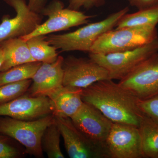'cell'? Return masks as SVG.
Returning a JSON list of instances; mask_svg holds the SVG:
<instances>
[{"label": "cell", "mask_w": 158, "mask_h": 158, "mask_svg": "<svg viewBox=\"0 0 158 158\" xmlns=\"http://www.w3.org/2000/svg\"><path fill=\"white\" fill-rule=\"evenodd\" d=\"M108 158H143L139 128L113 123L106 142Z\"/></svg>", "instance_id": "11"}, {"label": "cell", "mask_w": 158, "mask_h": 158, "mask_svg": "<svg viewBox=\"0 0 158 158\" xmlns=\"http://www.w3.org/2000/svg\"><path fill=\"white\" fill-rule=\"evenodd\" d=\"M32 79L6 84L0 86V105L13 100L27 93Z\"/></svg>", "instance_id": "22"}, {"label": "cell", "mask_w": 158, "mask_h": 158, "mask_svg": "<svg viewBox=\"0 0 158 158\" xmlns=\"http://www.w3.org/2000/svg\"><path fill=\"white\" fill-rule=\"evenodd\" d=\"M54 117L69 157L104 158L101 152L76 127L71 118Z\"/></svg>", "instance_id": "13"}, {"label": "cell", "mask_w": 158, "mask_h": 158, "mask_svg": "<svg viewBox=\"0 0 158 158\" xmlns=\"http://www.w3.org/2000/svg\"><path fill=\"white\" fill-rule=\"evenodd\" d=\"M129 10L128 7H125L100 21L88 24L70 33L49 35L46 40L49 44L62 52L77 51L89 53L97 40L116 27L118 21Z\"/></svg>", "instance_id": "2"}, {"label": "cell", "mask_w": 158, "mask_h": 158, "mask_svg": "<svg viewBox=\"0 0 158 158\" xmlns=\"http://www.w3.org/2000/svg\"><path fill=\"white\" fill-rule=\"evenodd\" d=\"M4 59V55H3V52L2 50V48H0V68L2 66V64Z\"/></svg>", "instance_id": "28"}, {"label": "cell", "mask_w": 158, "mask_h": 158, "mask_svg": "<svg viewBox=\"0 0 158 158\" xmlns=\"http://www.w3.org/2000/svg\"><path fill=\"white\" fill-rule=\"evenodd\" d=\"M52 114L33 120H22L0 116V133L9 136L24 147L26 153L43 157L41 139L44 131L55 123Z\"/></svg>", "instance_id": "3"}, {"label": "cell", "mask_w": 158, "mask_h": 158, "mask_svg": "<svg viewBox=\"0 0 158 158\" xmlns=\"http://www.w3.org/2000/svg\"><path fill=\"white\" fill-rule=\"evenodd\" d=\"M138 104L141 112L158 124V94L146 99H139Z\"/></svg>", "instance_id": "24"}, {"label": "cell", "mask_w": 158, "mask_h": 158, "mask_svg": "<svg viewBox=\"0 0 158 158\" xmlns=\"http://www.w3.org/2000/svg\"><path fill=\"white\" fill-rule=\"evenodd\" d=\"M26 155L24 147L19 142L0 133V158H21Z\"/></svg>", "instance_id": "23"}, {"label": "cell", "mask_w": 158, "mask_h": 158, "mask_svg": "<svg viewBox=\"0 0 158 158\" xmlns=\"http://www.w3.org/2000/svg\"><path fill=\"white\" fill-rule=\"evenodd\" d=\"M40 14L47 16L48 19L31 34L21 37L25 41L35 36L66 31L73 27L85 24L93 17L80 11L64 8V4L60 0L52 1L44 7Z\"/></svg>", "instance_id": "6"}, {"label": "cell", "mask_w": 158, "mask_h": 158, "mask_svg": "<svg viewBox=\"0 0 158 158\" xmlns=\"http://www.w3.org/2000/svg\"><path fill=\"white\" fill-rule=\"evenodd\" d=\"M82 98L99 110L114 123L139 127L143 113L139 99L118 83L110 79L95 82L82 89Z\"/></svg>", "instance_id": "1"}, {"label": "cell", "mask_w": 158, "mask_h": 158, "mask_svg": "<svg viewBox=\"0 0 158 158\" xmlns=\"http://www.w3.org/2000/svg\"><path fill=\"white\" fill-rule=\"evenodd\" d=\"M158 38L156 27L139 26L110 30L94 43L90 53L108 54L129 50Z\"/></svg>", "instance_id": "4"}, {"label": "cell", "mask_w": 158, "mask_h": 158, "mask_svg": "<svg viewBox=\"0 0 158 158\" xmlns=\"http://www.w3.org/2000/svg\"><path fill=\"white\" fill-rule=\"evenodd\" d=\"M41 63L39 62H29L0 72V86L32 79Z\"/></svg>", "instance_id": "20"}, {"label": "cell", "mask_w": 158, "mask_h": 158, "mask_svg": "<svg viewBox=\"0 0 158 158\" xmlns=\"http://www.w3.org/2000/svg\"><path fill=\"white\" fill-rule=\"evenodd\" d=\"M71 119L85 137L101 152L104 157L108 158L106 142L113 122L96 108L85 102Z\"/></svg>", "instance_id": "7"}, {"label": "cell", "mask_w": 158, "mask_h": 158, "mask_svg": "<svg viewBox=\"0 0 158 158\" xmlns=\"http://www.w3.org/2000/svg\"><path fill=\"white\" fill-rule=\"evenodd\" d=\"M158 52V38L132 49L108 54L90 53L89 57L108 71L110 80H121L141 62Z\"/></svg>", "instance_id": "5"}, {"label": "cell", "mask_w": 158, "mask_h": 158, "mask_svg": "<svg viewBox=\"0 0 158 158\" xmlns=\"http://www.w3.org/2000/svg\"><path fill=\"white\" fill-rule=\"evenodd\" d=\"M158 23V6L126 14L118 21L116 29L139 26L156 27Z\"/></svg>", "instance_id": "19"}, {"label": "cell", "mask_w": 158, "mask_h": 158, "mask_svg": "<svg viewBox=\"0 0 158 158\" xmlns=\"http://www.w3.org/2000/svg\"><path fill=\"white\" fill-rule=\"evenodd\" d=\"M4 55L0 72L29 62H36L31 56L27 42L21 37L11 38L0 43Z\"/></svg>", "instance_id": "16"}, {"label": "cell", "mask_w": 158, "mask_h": 158, "mask_svg": "<svg viewBox=\"0 0 158 158\" xmlns=\"http://www.w3.org/2000/svg\"><path fill=\"white\" fill-rule=\"evenodd\" d=\"M52 114L48 97H34L25 94L13 100L0 105V116L22 120H33Z\"/></svg>", "instance_id": "12"}, {"label": "cell", "mask_w": 158, "mask_h": 158, "mask_svg": "<svg viewBox=\"0 0 158 158\" xmlns=\"http://www.w3.org/2000/svg\"><path fill=\"white\" fill-rule=\"evenodd\" d=\"M131 6L138 10L158 6V0H127Z\"/></svg>", "instance_id": "26"}, {"label": "cell", "mask_w": 158, "mask_h": 158, "mask_svg": "<svg viewBox=\"0 0 158 158\" xmlns=\"http://www.w3.org/2000/svg\"><path fill=\"white\" fill-rule=\"evenodd\" d=\"M46 35L31 37L26 41L31 56L36 62L52 63L58 58L57 49L49 44Z\"/></svg>", "instance_id": "18"}, {"label": "cell", "mask_w": 158, "mask_h": 158, "mask_svg": "<svg viewBox=\"0 0 158 158\" xmlns=\"http://www.w3.org/2000/svg\"><path fill=\"white\" fill-rule=\"evenodd\" d=\"M106 0H69L68 8L79 11L82 8L87 9L99 7L106 3Z\"/></svg>", "instance_id": "25"}, {"label": "cell", "mask_w": 158, "mask_h": 158, "mask_svg": "<svg viewBox=\"0 0 158 158\" xmlns=\"http://www.w3.org/2000/svg\"><path fill=\"white\" fill-rule=\"evenodd\" d=\"M64 58L59 56L52 63H42L32 78L27 93L34 97H48L63 86Z\"/></svg>", "instance_id": "14"}, {"label": "cell", "mask_w": 158, "mask_h": 158, "mask_svg": "<svg viewBox=\"0 0 158 158\" xmlns=\"http://www.w3.org/2000/svg\"><path fill=\"white\" fill-rule=\"evenodd\" d=\"M82 89L64 86L48 97L50 100L52 115L55 117L71 118L84 104Z\"/></svg>", "instance_id": "15"}, {"label": "cell", "mask_w": 158, "mask_h": 158, "mask_svg": "<svg viewBox=\"0 0 158 158\" xmlns=\"http://www.w3.org/2000/svg\"><path fill=\"white\" fill-rule=\"evenodd\" d=\"M138 128L143 158H158V124L143 114Z\"/></svg>", "instance_id": "17"}, {"label": "cell", "mask_w": 158, "mask_h": 158, "mask_svg": "<svg viewBox=\"0 0 158 158\" xmlns=\"http://www.w3.org/2000/svg\"><path fill=\"white\" fill-rule=\"evenodd\" d=\"M47 0H28L29 8L34 12L40 14L46 6Z\"/></svg>", "instance_id": "27"}, {"label": "cell", "mask_w": 158, "mask_h": 158, "mask_svg": "<svg viewBox=\"0 0 158 158\" xmlns=\"http://www.w3.org/2000/svg\"><path fill=\"white\" fill-rule=\"evenodd\" d=\"M60 131L56 123L49 126L41 139V147L49 158H64L60 147Z\"/></svg>", "instance_id": "21"}, {"label": "cell", "mask_w": 158, "mask_h": 158, "mask_svg": "<svg viewBox=\"0 0 158 158\" xmlns=\"http://www.w3.org/2000/svg\"><path fill=\"white\" fill-rule=\"evenodd\" d=\"M63 85L84 89L95 82L110 79L106 69L89 58L69 56L64 59Z\"/></svg>", "instance_id": "10"}, {"label": "cell", "mask_w": 158, "mask_h": 158, "mask_svg": "<svg viewBox=\"0 0 158 158\" xmlns=\"http://www.w3.org/2000/svg\"><path fill=\"white\" fill-rule=\"evenodd\" d=\"M118 84L140 100L158 94V52L139 64Z\"/></svg>", "instance_id": "8"}, {"label": "cell", "mask_w": 158, "mask_h": 158, "mask_svg": "<svg viewBox=\"0 0 158 158\" xmlns=\"http://www.w3.org/2000/svg\"><path fill=\"white\" fill-rule=\"evenodd\" d=\"M16 12L14 17L4 15L0 24V43L11 38L27 36L42 23L41 14L29 8L26 0H4Z\"/></svg>", "instance_id": "9"}]
</instances>
